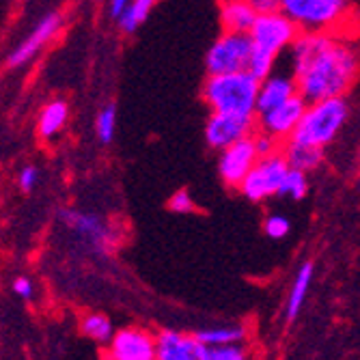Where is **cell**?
Wrapping results in <instances>:
<instances>
[{
	"instance_id": "26",
	"label": "cell",
	"mask_w": 360,
	"mask_h": 360,
	"mask_svg": "<svg viewBox=\"0 0 360 360\" xmlns=\"http://www.w3.org/2000/svg\"><path fill=\"white\" fill-rule=\"evenodd\" d=\"M252 141H255V147H257L259 158L274 155V153H278V151L283 149V147H278V145H281L278 139H274V136L268 134V132H261V129H259V134H252Z\"/></svg>"
},
{
	"instance_id": "24",
	"label": "cell",
	"mask_w": 360,
	"mask_h": 360,
	"mask_svg": "<svg viewBox=\"0 0 360 360\" xmlns=\"http://www.w3.org/2000/svg\"><path fill=\"white\" fill-rule=\"evenodd\" d=\"M309 192V179H307V173L304 171H298V169H291L287 179H285V186L281 190V196H291V199H304Z\"/></svg>"
},
{
	"instance_id": "4",
	"label": "cell",
	"mask_w": 360,
	"mask_h": 360,
	"mask_svg": "<svg viewBox=\"0 0 360 360\" xmlns=\"http://www.w3.org/2000/svg\"><path fill=\"white\" fill-rule=\"evenodd\" d=\"M347 102L345 97H328V100H319V102H309V108L298 123L296 132L289 139L311 145L317 149H326L343 129L347 121Z\"/></svg>"
},
{
	"instance_id": "16",
	"label": "cell",
	"mask_w": 360,
	"mask_h": 360,
	"mask_svg": "<svg viewBox=\"0 0 360 360\" xmlns=\"http://www.w3.org/2000/svg\"><path fill=\"white\" fill-rule=\"evenodd\" d=\"M257 18L248 0H220V22L229 32H250Z\"/></svg>"
},
{
	"instance_id": "13",
	"label": "cell",
	"mask_w": 360,
	"mask_h": 360,
	"mask_svg": "<svg viewBox=\"0 0 360 360\" xmlns=\"http://www.w3.org/2000/svg\"><path fill=\"white\" fill-rule=\"evenodd\" d=\"M252 129H255V117L212 112L205 125V141L212 149L222 151L246 136H252Z\"/></svg>"
},
{
	"instance_id": "8",
	"label": "cell",
	"mask_w": 360,
	"mask_h": 360,
	"mask_svg": "<svg viewBox=\"0 0 360 360\" xmlns=\"http://www.w3.org/2000/svg\"><path fill=\"white\" fill-rule=\"evenodd\" d=\"M58 220L70 229L74 236L84 240L91 250L106 255L117 248V231L97 214L91 212H78V210H60Z\"/></svg>"
},
{
	"instance_id": "27",
	"label": "cell",
	"mask_w": 360,
	"mask_h": 360,
	"mask_svg": "<svg viewBox=\"0 0 360 360\" xmlns=\"http://www.w3.org/2000/svg\"><path fill=\"white\" fill-rule=\"evenodd\" d=\"M289 229H291V222L285 216H281V214H272V216L266 218V233L272 240L287 238L289 236Z\"/></svg>"
},
{
	"instance_id": "9",
	"label": "cell",
	"mask_w": 360,
	"mask_h": 360,
	"mask_svg": "<svg viewBox=\"0 0 360 360\" xmlns=\"http://www.w3.org/2000/svg\"><path fill=\"white\" fill-rule=\"evenodd\" d=\"M158 339L145 328H123L110 339L104 360H155Z\"/></svg>"
},
{
	"instance_id": "29",
	"label": "cell",
	"mask_w": 360,
	"mask_h": 360,
	"mask_svg": "<svg viewBox=\"0 0 360 360\" xmlns=\"http://www.w3.org/2000/svg\"><path fill=\"white\" fill-rule=\"evenodd\" d=\"M37 181H39V169L35 165H26L18 175V186L22 192H32L37 186Z\"/></svg>"
},
{
	"instance_id": "18",
	"label": "cell",
	"mask_w": 360,
	"mask_h": 360,
	"mask_svg": "<svg viewBox=\"0 0 360 360\" xmlns=\"http://www.w3.org/2000/svg\"><path fill=\"white\" fill-rule=\"evenodd\" d=\"M68 117H70V106L68 102L63 100H54L50 104L44 106V110L39 112V121H37V132L41 139L50 141L54 139L60 129L68 123Z\"/></svg>"
},
{
	"instance_id": "21",
	"label": "cell",
	"mask_w": 360,
	"mask_h": 360,
	"mask_svg": "<svg viewBox=\"0 0 360 360\" xmlns=\"http://www.w3.org/2000/svg\"><path fill=\"white\" fill-rule=\"evenodd\" d=\"M80 330L82 335L91 337L97 343H110V339L115 337V328L108 317H104L102 313H86L80 319Z\"/></svg>"
},
{
	"instance_id": "15",
	"label": "cell",
	"mask_w": 360,
	"mask_h": 360,
	"mask_svg": "<svg viewBox=\"0 0 360 360\" xmlns=\"http://www.w3.org/2000/svg\"><path fill=\"white\" fill-rule=\"evenodd\" d=\"M298 82L293 76H276L270 74L268 78L261 80L259 84V95H257V115H264L283 102H287L289 97L298 95Z\"/></svg>"
},
{
	"instance_id": "20",
	"label": "cell",
	"mask_w": 360,
	"mask_h": 360,
	"mask_svg": "<svg viewBox=\"0 0 360 360\" xmlns=\"http://www.w3.org/2000/svg\"><path fill=\"white\" fill-rule=\"evenodd\" d=\"M155 3H158V0H132V3H129L123 9V13L117 20L119 22V28L123 32H127V35L136 32L145 24V20L149 18V13L153 11Z\"/></svg>"
},
{
	"instance_id": "17",
	"label": "cell",
	"mask_w": 360,
	"mask_h": 360,
	"mask_svg": "<svg viewBox=\"0 0 360 360\" xmlns=\"http://www.w3.org/2000/svg\"><path fill=\"white\" fill-rule=\"evenodd\" d=\"M281 151L287 158L291 169H298V171H304V173H311V171L319 169V165L323 162V149H317V147H311V145H302V143H296V141H291V139H287L283 143Z\"/></svg>"
},
{
	"instance_id": "6",
	"label": "cell",
	"mask_w": 360,
	"mask_h": 360,
	"mask_svg": "<svg viewBox=\"0 0 360 360\" xmlns=\"http://www.w3.org/2000/svg\"><path fill=\"white\" fill-rule=\"evenodd\" d=\"M250 54H252V39L248 32L224 30L205 54V70L210 76L248 72Z\"/></svg>"
},
{
	"instance_id": "5",
	"label": "cell",
	"mask_w": 360,
	"mask_h": 360,
	"mask_svg": "<svg viewBox=\"0 0 360 360\" xmlns=\"http://www.w3.org/2000/svg\"><path fill=\"white\" fill-rule=\"evenodd\" d=\"M281 11L287 13L302 30L333 32L345 22L349 0H283Z\"/></svg>"
},
{
	"instance_id": "7",
	"label": "cell",
	"mask_w": 360,
	"mask_h": 360,
	"mask_svg": "<svg viewBox=\"0 0 360 360\" xmlns=\"http://www.w3.org/2000/svg\"><path fill=\"white\" fill-rule=\"evenodd\" d=\"M289 171L291 167L287 158L283 155V151L268 155V158H259L252 171L242 181L240 192L252 203L266 201L270 196H281V190L285 186Z\"/></svg>"
},
{
	"instance_id": "22",
	"label": "cell",
	"mask_w": 360,
	"mask_h": 360,
	"mask_svg": "<svg viewBox=\"0 0 360 360\" xmlns=\"http://www.w3.org/2000/svg\"><path fill=\"white\" fill-rule=\"evenodd\" d=\"M205 345L210 347H218V345H233V343H242L246 339V330L242 326H222V328H207V330H199L194 333Z\"/></svg>"
},
{
	"instance_id": "23",
	"label": "cell",
	"mask_w": 360,
	"mask_h": 360,
	"mask_svg": "<svg viewBox=\"0 0 360 360\" xmlns=\"http://www.w3.org/2000/svg\"><path fill=\"white\" fill-rule=\"evenodd\" d=\"M115 129H117V106L106 104L95 117V134L100 139V143L110 145L115 139Z\"/></svg>"
},
{
	"instance_id": "19",
	"label": "cell",
	"mask_w": 360,
	"mask_h": 360,
	"mask_svg": "<svg viewBox=\"0 0 360 360\" xmlns=\"http://www.w3.org/2000/svg\"><path fill=\"white\" fill-rule=\"evenodd\" d=\"M313 264H304L300 268V272L296 274V281L291 285V291H289V298H287V321H293L300 313V307L307 298L309 293V287H311V281H313Z\"/></svg>"
},
{
	"instance_id": "30",
	"label": "cell",
	"mask_w": 360,
	"mask_h": 360,
	"mask_svg": "<svg viewBox=\"0 0 360 360\" xmlns=\"http://www.w3.org/2000/svg\"><path fill=\"white\" fill-rule=\"evenodd\" d=\"M248 3L259 15L281 11V7H283V0H248Z\"/></svg>"
},
{
	"instance_id": "10",
	"label": "cell",
	"mask_w": 360,
	"mask_h": 360,
	"mask_svg": "<svg viewBox=\"0 0 360 360\" xmlns=\"http://www.w3.org/2000/svg\"><path fill=\"white\" fill-rule=\"evenodd\" d=\"M257 160H259V153H257L252 136H246V139L233 143L231 147L220 151V160H218L220 179L224 181V186L240 190L242 181L257 165Z\"/></svg>"
},
{
	"instance_id": "1",
	"label": "cell",
	"mask_w": 360,
	"mask_h": 360,
	"mask_svg": "<svg viewBox=\"0 0 360 360\" xmlns=\"http://www.w3.org/2000/svg\"><path fill=\"white\" fill-rule=\"evenodd\" d=\"M291 76L309 102L343 97L360 70L358 50L328 30H302L289 46Z\"/></svg>"
},
{
	"instance_id": "11",
	"label": "cell",
	"mask_w": 360,
	"mask_h": 360,
	"mask_svg": "<svg viewBox=\"0 0 360 360\" xmlns=\"http://www.w3.org/2000/svg\"><path fill=\"white\" fill-rule=\"evenodd\" d=\"M309 108V100L302 97L300 93L289 97L287 102H283L281 106L264 112V115H257L259 117V129L261 132H268L274 139H278L281 143H285L293 132H296L298 123L302 121L304 112Z\"/></svg>"
},
{
	"instance_id": "31",
	"label": "cell",
	"mask_w": 360,
	"mask_h": 360,
	"mask_svg": "<svg viewBox=\"0 0 360 360\" xmlns=\"http://www.w3.org/2000/svg\"><path fill=\"white\" fill-rule=\"evenodd\" d=\"M13 291L18 293L20 298H30L32 296V283H30V278H26V276L15 278L13 281Z\"/></svg>"
},
{
	"instance_id": "32",
	"label": "cell",
	"mask_w": 360,
	"mask_h": 360,
	"mask_svg": "<svg viewBox=\"0 0 360 360\" xmlns=\"http://www.w3.org/2000/svg\"><path fill=\"white\" fill-rule=\"evenodd\" d=\"M132 3V0H108V11L115 20H119V15L123 13V9Z\"/></svg>"
},
{
	"instance_id": "2",
	"label": "cell",
	"mask_w": 360,
	"mask_h": 360,
	"mask_svg": "<svg viewBox=\"0 0 360 360\" xmlns=\"http://www.w3.org/2000/svg\"><path fill=\"white\" fill-rule=\"evenodd\" d=\"M248 35L252 39L248 72L255 78L264 80L272 74L278 54L296 41V37L300 35V28L287 13L274 11L259 15Z\"/></svg>"
},
{
	"instance_id": "28",
	"label": "cell",
	"mask_w": 360,
	"mask_h": 360,
	"mask_svg": "<svg viewBox=\"0 0 360 360\" xmlns=\"http://www.w3.org/2000/svg\"><path fill=\"white\" fill-rule=\"evenodd\" d=\"M169 210L173 214H192L196 210V205H194L188 190H177L169 199Z\"/></svg>"
},
{
	"instance_id": "14",
	"label": "cell",
	"mask_w": 360,
	"mask_h": 360,
	"mask_svg": "<svg viewBox=\"0 0 360 360\" xmlns=\"http://www.w3.org/2000/svg\"><path fill=\"white\" fill-rule=\"evenodd\" d=\"M155 339H158L155 360H210V345H205L196 335L160 330Z\"/></svg>"
},
{
	"instance_id": "3",
	"label": "cell",
	"mask_w": 360,
	"mask_h": 360,
	"mask_svg": "<svg viewBox=\"0 0 360 360\" xmlns=\"http://www.w3.org/2000/svg\"><path fill=\"white\" fill-rule=\"evenodd\" d=\"M261 80L250 72L214 74L203 84V100L212 112H226L240 117L257 115V95Z\"/></svg>"
},
{
	"instance_id": "25",
	"label": "cell",
	"mask_w": 360,
	"mask_h": 360,
	"mask_svg": "<svg viewBox=\"0 0 360 360\" xmlns=\"http://www.w3.org/2000/svg\"><path fill=\"white\" fill-rule=\"evenodd\" d=\"M210 360H248V352L242 343L210 347Z\"/></svg>"
},
{
	"instance_id": "12",
	"label": "cell",
	"mask_w": 360,
	"mask_h": 360,
	"mask_svg": "<svg viewBox=\"0 0 360 360\" xmlns=\"http://www.w3.org/2000/svg\"><path fill=\"white\" fill-rule=\"evenodd\" d=\"M63 26V15L60 13H48L39 20V24L28 32V37L20 41L7 56V65L11 70L24 68L32 58H35L56 35Z\"/></svg>"
}]
</instances>
